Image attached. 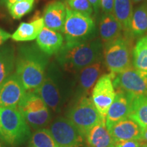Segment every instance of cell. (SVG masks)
Returning a JSON list of instances; mask_svg holds the SVG:
<instances>
[{
	"label": "cell",
	"mask_w": 147,
	"mask_h": 147,
	"mask_svg": "<svg viewBox=\"0 0 147 147\" xmlns=\"http://www.w3.org/2000/svg\"><path fill=\"white\" fill-rule=\"evenodd\" d=\"M49 57L37 45H23L19 48L16 59V74L26 91H34L42 83Z\"/></svg>",
	"instance_id": "cell-1"
},
{
	"label": "cell",
	"mask_w": 147,
	"mask_h": 147,
	"mask_svg": "<svg viewBox=\"0 0 147 147\" xmlns=\"http://www.w3.org/2000/svg\"><path fill=\"white\" fill-rule=\"evenodd\" d=\"M102 51V40L93 38L76 45L63 44L55 55L57 61L64 70L77 71L100 61Z\"/></svg>",
	"instance_id": "cell-2"
},
{
	"label": "cell",
	"mask_w": 147,
	"mask_h": 147,
	"mask_svg": "<svg viewBox=\"0 0 147 147\" xmlns=\"http://www.w3.org/2000/svg\"><path fill=\"white\" fill-rule=\"evenodd\" d=\"M30 135L28 123L18 108L0 107V138L12 146L23 144Z\"/></svg>",
	"instance_id": "cell-3"
},
{
	"label": "cell",
	"mask_w": 147,
	"mask_h": 147,
	"mask_svg": "<svg viewBox=\"0 0 147 147\" xmlns=\"http://www.w3.org/2000/svg\"><path fill=\"white\" fill-rule=\"evenodd\" d=\"M95 23L91 16L71 10L66 7V17L62 32L67 45L84 42L93 38Z\"/></svg>",
	"instance_id": "cell-4"
},
{
	"label": "cell",
	"mask_w": 147,
	"mask_h": 147,
	"mask_svg": "<svg viewBox=\"0 0 147 147\" xmlns=\"http://www.w3.org/2000/svg\"><path fill=\"white\" fill-rule=\"evenodd\" d=\"M67 119L84 138L95 125L106 120L97 111L92 99L87 96L79 99L67 114Z\"/></svg>",
	"instance_id": "cell-5"
},
{
	"label": "cell",
	"mask_w": 147,
	"mask_h": 147,
	"mask_svg": "<svg viewBox=\"0 0 147 147\" xmlns=\"http://www.w3.org/2000/svg\"><path fill=\"white\" fill-rule=\"evenodd\" d=\"M103 54L105 65L112 74L116 75L132 67L131 47L125 38L119 37L106 43Z\"/></svg>",
	"instance_id": "cell-6"
},
{
	"label": "cell",
	"mask_w": 147,
	"mask_h": 147,
	"mask_svg": "<svg viewBox=\"0 0 147 147\" xmlns=\"http://www.w3.org/2000/svg\"><path fill=\"white\" fill-rule=\"evenodd\" d=\"M34 92L39 95L47 106L53 110L58 111L59 110L62 100L59 85V74L54 65H51L48 67L43 82Z\"/></svg>",
	"instance_id": "cell-7"
},
{
	"label": "cell",
	"mask_w": 147,
	"mask_h": 147,
	"mask_svg": "<svg viewBox=\"0 0 147 147\" xmlns=\"http://www.w3.org/2000/svg\"><path fill=\"white\" fill-rule=\"evenodd\" d=\"M59 147H84V136L68 119L59 117L49 129Z\"/></svg>",
	"instance_id": "cell-8"
},
{
	"label": "cell",
	"mask_w": 147,
	"mask_h": 147,
	"mask_svg": "<svg viewBox=\"0 0 147 147\" xmlns=\"http://www.w3.org/2000/svg\"><path fill=\"white\" fill-rule=\"evenodd\" d=\"M117 91H123L132 97L147 95V76L134 67L117 74L113 79Z\"/></svg>",
	"instance_id": "cell-9"
},
{
	"label": "cell",
	"mask_w": 147,
	"mask_h": 147,
	"mask_svg": "<svg viewBox=\"0 0 147 147\" xmlns=\"http://www.w3.org/2000/svg\"><path fill=\"white\" fill-rule=\"evenodd\" d=\"M115 74H107L100 76L92 90V100L97 111L106 119L108 111L116 96L113 84Z\"/></svg>",
	"instance_id": "cell-10"
},
{
	"label": "cell",
	"mask_w": 147,
	"mask_h": 147,
	"mask_svg": "<svg viewBox=\"0 0 147 147\" xmlns=\"http://www.w3.org/2000/svg\"><path fill=\"white\" fill-rule=\"evenodd\" d=\"M26 93L16 73L12 74L0 84V107L17 108Z\"/></svg>",
	"instance_id": "cell-11"
},
{
	"label": "cell",
	"mask_w": 147,
	"mask_h": 147,
	"mask_svg": "<svg viewBox=\"0 0 147 147\" xmlns=\"http://www.w3.org/2000/svg\"><path fill=\"white\" fill-rule=\"evenodd\" d=\"M134 97L123 91H117L115 100L108 110L106 117V125L108 130L114 125L129 118Z\"/></svg>",
	"instance_id": "cell-12"
},
{
	"label": "cell",
	"mask_w": 147,
	"mask_h": 147,
	"mask_svg": "<svg viewBox=\"0 0 147 147\" xmlns=\"http://www.w3.org/2000/svg\"><path fill=\"white\" fill-rule=\"evenodd\" d=\"M108 131L114 142L129 140H141L143 129L136 121L127 118L114 125Z\"/></svg>",
	"instance_id": "cell-13"
},
{
	"label": "cell",
	"mask_w": 147,
	"mask_h": 147,
	"mask_svg": "<svg viewBox=\"0 0 147 147\" xmlns=\"http://www.w3.org/2000/svg\"><path fill=\"white\" fill-rule=\"evenodd\" d=\"M66 17V5L59 1H53L47 5L44 11L45 27L56 31L63 30Z\"/></svg>",
	"instance_id": "cell-14"
},
{
	"label": "cell",
	"mask_w": 147,
	"mask_h": 147,
	"mask_svg": "<svg viewBox=\"0 0 147 147\" xmlns=\"http://www.w3.org/2000/svg\"><path fill=\"white\" fill-rule=\"evenodd\" d=\"M103 70L101 61L80 69L78 75V88L82 96L89 95L95 83L100 78Z\"/></svg>",
	"instance_id": "cell-15"
},
{
	"label": "cell",
	"mask_w": 147,
	"mask_h": 147,
	"mask_svg": "<svg viewBox=\"0 0 147 147\" xmlns=\"http://www.w3.org/2000/svg\"><path fill=\"white\" fill-rule=\"evenodd\" d=\"M63 37L61 33L44 27L36 38V45L46 55L56 54L63 45Z\"/></svg>",
	"instance_id": "cell-16"
},
{
	"label": "cell",
	"mask_w": 147,
	"mask_h": 147,
	"mask_svg": "<svg viewBox=\"0 0 147 147\" xmlns=\"http://www.w3.org/2000/svg\"><path fill=\"white\" fill-rule=\"evenodd\" d=\"M123 27L114 14L102 16L99 23V32L102 42L107 43L121 37Z\"/></svg>",
	"instance_id": "cell-17"
},
{
	"label": "cell",
	"mask_w": 147,
	"mask_h": 147,
	"mask_svg": "<svg viewBox=\"0 0 147 147\" xmlns=\"http://www.w3.org/2000/svg\"><path fill=\"white\" fill-rule=\"evenodd\" d=\"M87 144L89 147H110L114 141L106 127V120L95 125L87 134Z\"/></svg>",
	"instance_id": "cell-18"
},
{
	"label": "cell",
	"mask_w": 147,
	"mask_h": 147,
	"mask_svg": "<svg viewBox=\"0 0 147 147\" xmlns=\"http://www.w3.org/2000/svg\"><path fill=\"white\" fill-rule=\"evenodd\" d=\"M44 27L43 18H38L30 23H21L11 38L16 42L32 41L36 39Z\"/></svg>",
	"instance_id": "cell-19"
},
{
	"label": "cell",
	"mask_w": 147,
	"mask_h": 147,
	"mask_svg": "<svg viewBox=\"0 0 147 147\" xmlns=\"http://www.w3.org/2000/svg\"><path fill=\"white\" fill-rule=\"evenodd\" d=\"M131 0H115L113 14L120 22L123 30L130 36V23L133 14V5Z\"/></svg>",
	"instance_id": "cell-20"
},
{
	"label": "cell",
	"mask_w": 147,
	"mask_h": 147,
	"mask_svg": "<svg viewBox=\"0 0 147 147\" xmlns=\"http://www.w3.org/2000/svg\"><path fill=\"white\" fill-rule=\"evenodd\" d=\"M147 32V1L134 10L130 23V36L138 37Z\"/></svg>",
	"instance_id": "cell-21"
},
{
	"label": "cell",
	"mask_w": 147,
	"mask_h": 147,
	"mask_svg": "<svg viewBox=\"0 0 147 147\" xmlns=\"http://www.w3.org/2000/svg\"><path fill=\"white\" fill-rule=\"evenodd\" d=\"M16 65V55L13 47L3 46L0 49V84L10 76Z\"/></svg>",
	"instance_id": "cell-22"
},
{
	"label": "cell",
	"mask_w": 147,
	"mask_h": 147,
	"mask_svg": "<svg viewBox=\"0 0 147 147\" xmlns=\"http://www.w3.org/2000/svg\"><path fill=\"white\" fill-rule=\"evenodd\" d=\"M133 65L138 72L147 76V35L142 37L134 47Z\"/></svg>",
	"instance_id": "cell-23"
},
{
	"label": "cell",
	"mask_w": 147,
	"mask_h": 147,
	"mask_svg": "<svg viewBox=\"0 0 147 147\" xmlns=\"http://www.w3.org/2000/svg\"><path fill=\"white\" fill-rule=\"evenodd\" d=\"M129 118L136 121L143 129L147 128V95L134 97Z\"/></svg>",
	"instance_id": "cell-24"
},
{
	"label": "cell",
	"mask_w": 147,
	"mask_h": 147,
	"mask_svg": "<svg viewBox=\"0 0 147 147\" xmlns=\"http://www.w3.org/2000/svg\"><path fill=\"white\" fill-rule=\"evenodd\" d=\"M28 125L35 129H42L47 126L51 120L50 112L48 108L37 112L22 113Z\"/></svg>",
	"instance_id": "cell-25"
},
{
	"label": "cell",
	"mask_w": 147,
	"mask_h": 147,
	"mask_svg": "<svg viewBox=\"0 0 147 147\" xmlns=\"http://www.w3.org/2000/svg\"><path fill=\"white\" fill-rule=\"evenodd\" d=\"M29 144L36 147H59L49 129L42 128L32 134Z\"/></svg>",
	"instance_id": "cell-26"
},
{
	"label": "cell",
	"mask_w": 147,
	"mask_h": 147,
	"mask_svg": "<svg viewBox=\"0 0 147 147\" xmlns=\"http://www.w3.org/2000/svg\"><path fill=\"white\" fill-rule=\"evenodd\" d=\"M36 0H21L8 8L11 16L14 19H20L29 13L34 8Z\"/></svg>",
	"instance_id": "cell-27"
},
{
	"label": "cell",
	"mask_w": 147,
	"mask_h": 147,
	"mask_svg": "<svg viewBox=\"0 0 147 147\" xmlns=\"http://www.w3.org/2000/svg\"><path fill=\"white\" fill-rule=\"evenodd\" d=\"M66 7L71 10L91 16L93 14V6L88 0H65Z\"/></svg>",
	"instance_id": "cell-28"
},
{
	"label": "cell",
	"mask_w": 147,
	"mask_h": 147,
	"mask_svg": "<svg viewBox=\"0 0 147 147\" xmlns=\"http://www.w3.org/2000/svg\"><path fill=\"white\" fill-rule=\"evenodd\" d=\"M142 144L140 140H129L114 142L113 146L115 147H141Z\"/></svg>",
	"instance_id": "cell-29"
},
{
	"label": "cell",
	"mask_w": 147,
	"mask_h": 147,
	"mask_svg": "<svg viewBox=\"0 0 147 147\" xmlns=\"http://www.w3.org/2000/svg\"><path fill=\"white\" fill-rule=\"evenodd\" d=\"M115 0H101V8L104 13L113 14Z\"/></svg>",
	"instance_id": "cell-30"
},
{
	"label": "cell",
	"mask_w": 147,
	"mask_h": 147,
	"mask_svg": "<svg viewBox=\"0 0 147 147\" xmlns=\"http://www.w3.org/2000/svg\"><path fill=\"white\" fill-rule=\"evenodd\" d=\"M12 35L9 34L8 32H5L1 28H0V46H1L5 41L10 39Z\"/></svg>",
	"instance_id": "cell-31"
},
{
	"label": "cell",
	"mask_w": 147,
	"mask_h": 147,
	"mask_svg": "<svg viewBox=\"0 0 147 147\" xmlns=\"http://www.w3.org/2000/svg\"><path fill=\"white\" fill-rule=\"evenodd\" d=\"M93 6V10L95 13H97L101 8V0H88Z\"/></svg>",
	"instance_id": "cell-32"
},
{
	"label": "cell",
	"mask_w": 147,
	"mask_h": 147,
	"mask_svg": "<svg viewBox=\"0 0 147 147\" xmlns=\"http://www.w3.org/2000/svg\"><path fill=\"white\" fill-rule=\"evenodd\" d=\"M21 1V0H2V1L3 3L6 5L7 8H9L10 5H12V4H14V3L17 2V1Z\"/></svg>",
	"instance_id": "cell-33"
},
{
	"label": "cell",
	"mask_w": 147,
	"mask_h": 147,
	"mask_svg": "<svg viewBox=\"0 0 147 147\" xmlns=\"http://www.w3.org/2000/svg\"><path fill=\"white\" fill-rule=\"evenodd\" d=\"M141 140L147 142V128L143 129L142 137H141Z\"/></svg>",
	"instance_id": "cell-34"
},
{
	"label": "cell",
	"mask_w": 147,
	"mask_h": 147,
	"mask_svg": "<svg viewBox=\"0 0 147 147\" xmlns=\"http://www.w3.org/2000/svg\"><path fill=\"white\" fill-rule=\"evenodd\" d=\"M131 1L134 3H138L141 2H145L147 0H131Z\"/></svg>",
	"instance_id": "cell-35"
},
{
	"label": "cell",
	"mask_w": 147,
	"mask_h": 147,
	"mask_svg": "<svg viewBox=\"0 0 147 147\" xmlns=\"http://www.w3.org/2000/svg\"><path fill=\"white\" fill-rule=\"evenodd\" d=\"M141 147H147V144H144V143H143Z\"/></svg>",
	"instance_id": "cell-36"
},
{
	"label": "cell",
	"mask_w": 147,
	"mask_h": 147,
	"mask_svg": "<svg viewBox=\"0 0 147 147\" xmlns=\"http://www.w3.org/2000/svg\"><path fill=\"white\" fill-rule=\"evenodd\" d=\"M0 147H4L3 146L2 143H1V140H0Z\"/></svg>",
	"instance_id": "cell-37"
},
{
	"label": "cell",
	"mask_w": 147,
	"mask_h": 147,
	"mask_svg": "<svg viewBox=\"0 0 147 147\" xmlns=\"http://www.w3.org/2000/svg\"><path fill=\"white\" fill-rule=\"evenodd\" d=\"M29 147H36V146H31V145H30V146H29Z\"/></svg>",
	"instance_id": "cell-38"
},
{
	"label": "cell",
	"mask_w": 147,
	"mask_h": 147,
	"mask_svg": "<svg viewBox=\"0 0 147 147\" xmlns=\"http://www.w3.org/2000/svg\"><path fill=\"white\" fill-rule=\"evenodd\" d=\"M110 147H115L114 146H110Z\"/></svg>",
	"instance_id": "cell-39"
}]
</instances>
